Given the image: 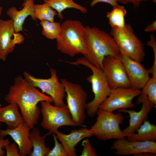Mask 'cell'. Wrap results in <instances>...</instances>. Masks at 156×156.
Here are the masks:
<instances>
[{
    "label": "cell",
    "instance_id": "cell-1",
    "mask_svg": "<svg viewBox=\"0 0 156 156\" xmlns=\"http://www.w3.org/2000/svg\"><path fill=\"white\" fill-rule=\"evenodd\" d=\"M4 99L9 103L18 105L25 122L30 129L37 124L41 112L38 103L44 101L53 102L50 96L40 92L20 76L15 78Z\"/></svg>",
    "mask_w": 156,
    "mask_h": 156
},
{
    "label": "cell",
    "instance_id": "cell-2",
    "mask_svg": "<svg viewBox=\"0 0 156 156\" xmlns=\"http://www.w3.org/2000/svg\"><path fill=\"white\" fill-rule=\"evenodd\" d=\"M85 27L87 52L84 57L91 63L102 69L103 61L105 56L120 57L119 48L110 34L95 27Z\"/></svg>",
    "mask_w": 156,
    "mask_h": 156
},
{
    "label": "cell",
    "instance_id": "cell-3",
    "mask_svg": "<svg viewBox=\"0 0 156 156\" xmlns=\"http://www.w3.org/2000/svg\"><path fill=\"white\" fill-rule=\"evenodd\" d=\"M86 27L77 20H67L61 24L56 39L57 49L61 53L73 57L80 53L85 56L87 49Z\"/></svg>",
    "mask_w": 156,
    "mask_h": 156
},
{
    "label": "cell",
    "instance_id": "cell-4",
    "mask_svg": "<svg viewBox=\"0 0 156 156\" xmlns=\"http://www.w3.org/2000/svg\"><path fill=\"white\" fill-rule=\"evenodd\" d=\"M65 62L74 65H83L91 70L92 74L89 76L87 79L91 84L94 96L92 101L87 103L86 111L89 117H94L96 115L99 106L107 98L111 90L105 75L102 69L91 63L84 56L75 61Z\"/></svg>",
    "mask_w": 156,
    "mask_h": 156
},
{
    "label": "cell",
    "instance_id": "cell-5",
    "mask_svg": "<svg viewBox=\"0 0 156 156\" xmlns=\"http://www.w3.org/2000/svg\"><path fill=\"white\" fill-rule=\"evenodd\" d=\"M96 114L97 116L96 122L90 129L93 135L103 141L121 138L127 136L123 133L120 127L124 119L120 112L115 114L113 112L99 108Z\"/></svg>",
    "mask_w": 156,
    "mask_h": 156
},
{
    "label": "cell",
    "instance_id": "cell-6",
    "mask_svg": "<svg viewBox=\"0 0 156 156\" xmlns=\"http://www.w3.org/2000/svg\"><path fill=\"white\" fill-rule=\"evenodd\" d=\"M110 34L115 40L121 54L138 62L143 61L145 56L143 44L135 35L130 24L122 28H112Z\"/></svg>",
    "mask_w": 156,
    "mask_h": 156
},
{
    "label": "cell",
    "instance_id": "cell-7",
    "mask_svg": "<svg viewBox=\"0 0 156 156\" xmlns=\"http://www.w3.org/2000/svg\"><path fill=\"white\" fill-rule=\"evenodd\" d=\"M40 112L42 116L41 126L49 131L48 135L55 133L58 129L63 126H77L74 121L68 105H53L47 101L40 102Z\"/></svg>",
    "mask_w": 156,
    "mask_h": 156
},
{
    "label": "cell",
    "instance_id": "cell-8",
    "mask_svg": "<svg viewBox=\"0 0 156 156\" xmlns=\"http://www.w3.org/2000/svg\"><path fill=\"white\" fill-rule=\"evenodd\" d=\"M60 82L64 87L67 105L73 118L78 126H82L86 118L87 94L80 85L65 79Z\"/></svg>",
    "mask_w": 156,
    "mask_h": 156
},
{
    "label": "cell",
    "instance_id": "cell-9",
    "mask_svg": "<svg viewBox=\"0 0 156 156\" xmlns=\"http://www.w3.org/2000/svg\"><path fill=\"white\" fill-rule=\"evenodd\" d=\"M51 77L48 79L35 77L25 71V78L35 87L40 89L43 93L49 95L52 99L54 105L60 106L65 104L64 99L66 96L64 87L60 82L55 69L51 68Z\"/></svg>",
    "mask_w": 156,
    "mask_h": 156
},
{
    "label": "cell",
    "instance_id": "cell-10",
    "mask_svg": "<svg viewBox=\"0 0 156 156\" xmlns=\"http://www.w3.org/2000/svg\"><path fill=\"white\" fill-rule=\"evenodd\" d=\"M141 92L140 90L132 87L111 88L109 95L99 108L113 112L117 109L133 107L135 105L133 100Z\"/></svg>",
    "mask_w": 156,
    "mask_h": 156
},
{
    "label": "cell",
    "instance_id": "cell-11",
    "mask_svg": "<svg viewBox=\"0 0 156 156\" xmlns=\"http://www.w3.org/2000/svg\"><path fill=\"white\" fill-rule=\"evenodd\" d=\"M102 70L111 88L131 87L125 67L120 57L105 56L103 61Z\"/></svg>",
    "mask_w": 156,
    "mask_h": 156
},
{
    "label": "cell",
    "instance_id": "cell-12",
    "mask_svg": "<svg viewBox=\"0 0 156 156\" xmlns=\"http://www.w3.org/2000/svg\"><path fill=\"white\" fill-rule=\"evenodd\" d=\"M24 41V36L15 32L12 19H0V60L5 61L8 55L13 51L16 45Z\"/></svg>",
    "mask_w": 156,
    "mask_h": 156
},
{
    "label": "cell",
    "instance_id": "cell-13",
    "mask_svg": "<svg viewBox=\"0 0 156 156\" xmlns=\"http://www.w3.org/2000/svg\"><path fill=\"white\" fill-rule=\"evenodd\" d=\"M111 149L116 150L114 153L118 155L137 156L148 153L156 154V142L150 141H130L124 138L115 140Z\"/></svg>",
    "mask_w": 156,
    "mask_h": 156
},
{
    "label": "cell",
    "instance_id": "cell-14",
    "mask_svg": "<svg viewBox=\"0 0 156 156\" xmlns=\"http://www.w3.org/2000/svg\"><path fill=\"white\" fill-rule=\"evenodd\" d=\"M141 103H142V107L138 112L127 109H118L119 112L127 113L129 115V125L122 130L123 133L127 136L129 134L135 133L144 121L146 120L150 111L156 107L154 104L148 100L146 95L142 93L139 95L137 102V104Z\"/></svg>",
    "mask_w": 156,
    "mask_h": 156
},
{
    "label": "cell",
    "instance_id": "cell-15",
    "mask_svg": "<svg viewBox=\"0 0 156 156\" xmlns=\"http://www.w3.org/2000/svg\"><path fill=\"white\" fill-rule=\"evenodd\" d=\"M120 58L125 67L131 87L142 89L150 78L148 69H146L140 62L120 53Z\"/></svg>",
    "mask_w": 156,
    "mask_h": 156
},
{
    "label": "cell",
    "instance_id": "cell-16",
    "mask_svg": "<svg viewBox=\"0 0 156 156\" xmlns=\"http://www.w3.org/2000/svg\"><path fill=\"white\" fill-rule=\"evenodd\" d=\"M30 130L25 122L13 129H0V138L10 135L17 145L20 156H29L33 148L29 137Z\"/></svg>",
    "mask_w": 156,
    "mask_h": 156
},
{
    "label": "cell",
    "instance_id": "cell-17",
    "mask_svg": "<svg viewBox=\"0 0 156 156\" xmlns=\"http://www.w3.org/2000/svg\"><path fill=\"white\" fill-rule=\"evenodd\" d=\"M69 156H76L75 146L81 140L93 135L90 129L85 127L73 130L68 134L63 133L57 131L55 133Z\"/></svg>",
    "mask_w": 156,
    "mask_h": 156
},
{
    "label": "cell",
    "instance_id": "cell-18",
    "mask_svg": "<svg viewBox=\"0 0 156 156\" xmlns=\"http://www.w3.org/2000/svg\"><path fill=\"white\" fill-rule=\"evenodd\" d=\"M34 0L24 1L23 8L18 10L15 6L9 8L6 11L7 15L13 21L15 32L18 33L23 30V25L26 18L29 16L32 19L36 21L34 14Z\"/></svg>",
    "mask_w": 156,
    "mask_h": 156
},
{
    "label": "cell",
    "instance_id": "cell-19",
    "mask_svg": "<svg viewBox=\"0 0 156 156\" xmlns=\"http://www.w3.org/2000/svg\"><path fill=\"white\" fill-rule=\"evenodd\" d=\"M0 122L6 124L7 129H10L25 122L22 114L19 113L18 105L14 103L0 107Z\"/></svg>",
    "mask_w": 156,
    "mask_h": 156
},
{
    "label": "cell",
    "instance_id": "cell-20",
    "mask_svg": "<svg viewBox=\"0 0 156 156\" xmlns=\"http://www.w3.org/2000/svg\"><path fill=\"white\" fill-rule=\"evenodd\" d=\"M136 130L137 133L129 134L127 140L130 141H155L156 140V126L146 120Z\"/></svg>",
    "mask_w": 156,
    "mask_h": 156
},
{
    "label": "cell",
    "instance_id": "cell-21",
    "mask_svg": "<svg viewBox=\"0 0 156 156\" xmlns=\"http://www.w3.org/2000/svg\"><path fill=\"white\" fill-rule=\"evenodd\" d=\"M30 132L29 137L32 143L33 150L29 156H46L51 149L45 144L46 137L49 135L47 133L41 136L37 128H33Z\"/></svg>",
    "mask_w": 156,
    "mask_h": 156
},
{
    "label": "cell",
    "instance_id": "cell-22",
    "mask_svg": "<svg viewBox=\"0 0 156 156\" xmlns=\"http://www.w3.org/2000/svg\"><path fill=\"white\" fill-rule=\"evenodd\" d=\"M52 9L56 11L57 16L61 20L64 18L62 12L68 8H75L85 14L87 12L86 8L74 2L73 0H44Z\"/></svg>",
    "mask_w": 156,
    "mask_h": 156
},
{
    "label": "cell",
    "instance_id": "cell-23",
    "mask_svg": "<svg viewBox=\"0 0 156 156\" xmlns=\"http://www.w3.org/2000/svg\"><path fill=\"white\" fill-rule=\"evenodd\" d=\"M127 13L125 8L119 5L113 7V9L110 12H107V17L112 28L124 27L126 24L125 17Z\"/></svg>",
    "mask_w": 156,
    "mask_h": 156
},
{
    "label": "cell",
    "instance_id": "cell-24",
    "mask_svg": "<svg viewBox=\"0 0 156 156\" xmlns=\"http://www.w3.org/2000/svg\"><path fill=\"white\" fill-rule=\"evenodd\" d=\"M34 10L36 18L40 21H47L54 22L55 16L57 15L56 10L44 2L42 4H34Z\"/></svg>",
    "mask_w": 156,
    "mask_h": 156
},
{
    "label": "cell",
    "instance_id": "cell-25",
    "mask_svg": "<svg viewBox=\"0 0 156 156\" xmlns=\"http://www.w3.org/2000/svg\"><path fill=\"white\" fill-rule=\"evenodd\" d=\"M42 34L47 38L54 40L58 37L60 31L61 24L60 22L49 21H40Z\"/></svg>",
    "mask_w": 156,
    "mask_h": 156
},
{
    "label": "cell",
    "instance_id": "cell-26",
    "mask_svg": "<svg viewBox=\"0 0 156 156\" xmlns=\"http://www.w3.org/2000/svg\"><path fill=\"white\" fill-rule=\"evenodd\" d=\"M141 93L147 96L148 100L156 105V75H152L144 87Z\"/></svg>",
    "mask_w": 156,
    "mask_h": 156
},
{
    "label": "cell",
    "instance_id": "cell-27",
    "mask_svg": "<svg viewBox=\"0 0 156 156\" xmlns=\"http://www.w3.org/2000/svg\"><path fill=\"white\" fill-rule=\"evenodd\" d=\"M52 135L54 142V146L46 156H69L62 144L58 141L55 134L53 133Z\"/></svg>",
    "mask_w": 156,
    "mask_h": 156
},
{
    "label": "cell",
    "instance_id": "cell-28",
    "mask_svg": "<svg viewBox=\"0 0 156 156\" xmlns=\"http://www.w3.org/2000/svg\"><path fill=\"white\" fill-rule=\"evenodd\" d=\"M83 148L81 156H97L96 153L94 148L88 139L83 140L82 143Z\"/></svg>",
    "mask_w": 156,
    "mask_h": 156
},
{
    "label": "cell",
    "instance_id": "cell-29",
    "mask_svg": "<svg viewBox=\"0 0 156 156\" xmlns=\"http://www.w3.org/2000/svg\"><path fill=\"white\" fill-rule=\"evenodd\" d=\"M5 148L6 150V156H20L19 148L15 142L9 144Z\"/></svg>",
    "mask_w": 156,
    "mask_h": 156
},
{
    "label": "cell",
    "instance_id": "cell-30",
    "mask_svg": "<svg viewBox=\"0 0 156 156\" xmlns=\"http://www.w3.org/2000/svg\"><path fill=\"white\" fill-rule=\"evenodd\" d=\"M148 46H151L153 49L154 54V61L153 65H156V41L154 36L153 34L150 36V40L147 42Z\"/></svg>",
    "mask_w": 156,
    "mask_h": 156
},
{
    "label": "cell",
    "instance_id": "cell-31",
    "mask_svg": "<svg viewBox=\"0 0 156 156\" xmlns=\"http://www.w3.org/2000/svg\"><path fill=\"white\" fill-rule=\"evenodd\" d=\"M99 2H105L111 5L113 7L118 5L116 0H92L90 3V6L92 7Z\"/></svg>",
    "mask_w": 156,
    "mask_h": 156
},
{
    "label": "cell",
    "instance_id": "cell-32",
    "mask_svg": "<svg viewBox=\"0 0 156 156\" xmlns=\"http://www.w3.org/2000/svg\"><path fill=\"white\" fill-rule=\"evenodd\" d=\"M117 2L123 4H127L129 3H132L135 8H137L140 5V3L143 1H146L149 0H116Z\"/></svg>",
    "mask_w": 156,
    "mask_h": 156
},
{
    "label": "cell",
    "instance_id": "cell-33",
    "mask_svg": "<svg viewBox=\"0 0 156 156\" xmlns=\"http://www.w3.org/2000/svg\"><path fill=\"white\" fill-rule=\"evenodd\" d=\"M10 143L8 140L0 138V156H3L5 155V152L3 148Z\"/></svg>",
    "mask_w": 156,
    "mask_h": 156
},
{
    "label": "cell",
    "instance_id": "cell-34",
    "mask_svg": "<svg viewBox=\"0 0 156 156\" xmlns=\"http://www.w3.org/2000/svg\"><path fill=\"white\" fill-rule=\"evenodd\" d=\"M156 30V21H153L151 24L148 25L145 29L146 32L155 31Z\"/></svg>",
    "mask_w": 156,
    "mask_h": 156
},
{
    "label": "cell",
    "instance_id": "cell-35",
    "mask_svg": "<svg viewBox=\"0 0 156 156\" xmlns=\"http://www.w3.org/2000/svg\"><path fill=\"white\" fill-rule=\"evenodd\" d=\"M3 8L2 7H0V17L1 14L2 12Z\"/></svg>",
    "mask_w": 156,
    "mask_h": 156
},
{
    "label": "cell",
    "instance_id": "cell-36",
    "mask_svg": "<svg viewBox=\"0 0 156 156\" xmlns=\"http://www.w3.org/2000/svg\"><path fill=\"white\" fill-rule=\"evenodd\" d=\"M152 0L153 2H154V3H156V0Z\"/></svg>",
    "mask_w": 156,
    "mask_h": 156
},
{
    "label": "cell",
    "instance_id": "cell-37",
    "mask_svg": "<svg viewBox=\"0 0 156 156\" xmlns=\"http://www.w3.org/2000/svg\"><path fill=\"white\" fill-rule=\"evenodd\" d=\"M23 0L24 1H27V0Z\"/></svg>",
    "mask_w": 156,
    "mask_h": 156
},
{
    "label": "cell",
    "instance_id": "cell-38",
    "mask_svg": "<svg viewBox=\"0 0 156 156\" xmlns=\"http://www.w3.org/2000/svg\"><path fill=\"white\" fill-rule=\"evenodd\" d=\"M1 122H0V126H1Z\"/></svg>",
    "mask_w": 156,
    "mask_h": 156
},
{
    "label": "cell",
    "instance_id": "cell-39",
    "mask_svg": "<svg viewBox=\"0 0 156 156\" xmlns=\"http://www.w3.org/2000/svg\"><path fill=\"white\" fill-rule=\"evenodd\" d=\"M1 107V105L0 104V107Z\"/></svg>",
    "mask_w": 156,
    "mask_h": 156
}]
</instances>
